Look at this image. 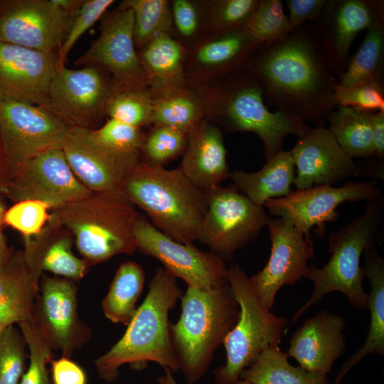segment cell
<instances>
[{"label": "cell", "mask_w": 384, "mask_h": 384, "mask_svg": "<svg viewBox=\"0 0 384 384\" xmlns=\"http://www.w3.org/2000/svg\"><path fill=\"white\" fill-rule=\"evenodd\" d=\"M41 277L28 264L23 250L12 252L0 270V331L16 323L34 321Z\"/></svg>", "instance_id": "obj_26"}, {"label": "cell", "mask_w": 384, "mask_h": 384, "mask_svg": "<svg viewBox=\"0 0 384 384\" xmlns=\"http://www.w3.org/2000/svg\"><path fill=\"white\" fill-rule=\"evenodd\" d=\"M384 196L367 201L363 213L343 225L328 238L331 253L322 267L310 265L304 278L311 281L314 289L307 301L292 316L290 324L297 321L314 304L327 294L341 292L353 307L368 308V293L364 291L363 280L365 270L360 262L364 251L375 245L383 222Z\"/></svg>", "instance_id": "obj_6"}, {"label": "cell", "mask_w": 384, "mask_h": 384, "mask_svg": "<svg viewBox=\"0 0 384 384\" xmlns=\"http://www.w3.org/2000/svg\"><path fill=\"white\" fill-rule=\"evenodd\" d=\"M62 150L77 178L91 192L120 189L129 173L140 162V154L105 147L85 128L72 127Z\"/></svg>", "instance_id": "obj_19"}, {"label": "cell", "mask_w": 384, "mask_h": 384, "mask_svg": "<svg viewBox=\"0 0 384 384\" xmlns=\"http://www.w3.org/2000/svg\"><path fill=\"white\" fill-rule=\"evenodd\" d=\"M188 135L171 127L153 126L145 134L140 151L144 163L151 166H161L183 154Z\"/></svg>", "instance_id": "obj_40"}, {"label": "cell", "mask_w": 384, "mask_h": 384, "mask_svg": "<svg viewBox=\"0 0 384 384\" xmlns=\"http://www.w3.org/2000/svg\"><path fill=\"white\" fill-rule=\"evenodd\" d=\"M73 17L52 0L1 1L0 41L58 53Z\"/></svg>", "instance_id": "obj_17"}, {"label": "cell", "mask_w": 384, "mask_h": 384, "mask_svg": "<svg viewBox=\"0 0 384 384\" xmlns=\"http://www.w3.org/2000/svg\"><path fill=\"white\" fill-rule=\"evenodd\" d=\"M226 279L238 303V321L223 346L225 365L213 371L216 384H233L243 370L271 346L279 345L289 320L267 309L254 293L245 271L238 264L228 267Z\"/></svg>", "instance_id": "obj_8"}, {"label": "cell", "mask_w": 384, "mask_h": 384, "mask_svg": "<svg viewBox=\"0 0 384 384\" xmlns=\"http://www.w3.org/2000/svg\"><path fill=\"white\" fill-rule=\"evenodd\" d=\"M181 299V314L170 324V337L186 382L195 384L236 324L240 307L228 280L209 289L187 287Z\"/></svg>", "instance_id": "obj_3"}, {"label": "cell", "mask_w": 384, "mask_h": 384, "mask_svg": "<svg viewBox=\"0 0 384 384\" xmlns=\"http://www.w3.org/2000/svg\"><path fill=\"white\" fill-rule=\"evenodd\" d=\"M233 384H251V383L243 380H239Z\"/></svg>", "instance_id": "obj_54"}, {"label": "cell", "mask_w": 384, "mask_h": 384, "mask_svg": "<svg viewBox=\"0 0 384 384\" xmlns=\"http://www.w3.org/2000/svg\"><path fill=\"white\" fill-rule=\"evenodd\" d=\"M120 189L166 235L182 243L199 241L206 191L191 182L179 167L166 169L140 161Z\"/></svg>", "instance_id": "obj_4"}, {"label": "cell", "mask_w": 384, "mask_h": 384, "mask_svg": "<svg viewBox=\"0 0 384 384\" xmlns=\"http://www.w3.org/2000/svg\"><path fill=\"white\" fill-rule=\"evenodd\" d=\"M75 65L101 68L111 78L114 90L149 89L134 42L132 10L119 6L105 14L99 37Z\"/></svg>", "instance_id": "obj_13"}, {"label": "cell", "mask_w": 384, "mask_h": 384, "mask_svg": "<svg viewBox=\"0 0 384 384\" xmlns=\"http://www.w3.org/2000/svg\"><path fill=\"white\" fill-rule=\"evenodd\" d=\"M6 210L4 206L0 201V270L6 265L13 252L9 250L3 233L4 217Z\"/></svg>", "instance_id": "obj_50"}, {"label": "cell", "mask_w": 384, "mask_h": 384, "mask_svg": "<svg viewBox=\"0 0 384 384\" xmlns=\"http://www.w3.org/2000/svg\"><path fill=\"white\" fill-rule=\"evenodd\" d=\"M90 131L92 137L103 146L129 154H140L145 136L141 128L112 118L100 127Z\"/></svg>", "instance_id": "obj_44"}, {"label": "cell", "mask_w": 384, "mask_h": 384, "mask_svg": "<svg viewBox=\"0 0 384 384\" xmlns=\"http://www.w3.org/2000/svg\"><path fill=\"white\" fill-rule=\"evenodd\" d=\"M144 280L145 272L139 263L127 261L119 266L102 302V309L107 319L114 324H129L137 309L136 304Z\"/></svg>", "instance_id": "obj_34"}, {"label": "cell", "mask_w": 384, "mask_h": 384, "mask_svg": "<svg viewBox=\"0 0 384 384\" xmlns=\"http://www.w3.org/2000/svg\"><path fill=\"white\" fill-rule=\"evenodd\" d=\"M75 284L70 279L41 277L34 308V321L48 337L53 349L70 357L86 343L91 331L78 311Z\"/></svg>", "instance_id": "obj_18"}, {"label": "cell", "mask_w": 384, "mask_h": 384, "mask_svg": "<svg viewBox=\"0 0 384 384\" xmlns=\"http://www.w3.org/2000/svg\"><path fill=\"white\" fill-rule=\"evenodd\" d=\"M53 384H86L84 370L70 357L62 356L50 361Z\"/></svg>", "instance_id": "obj_49"}, {"label": "cell", "mask_w": 384, "mask_h": 384, "mask_svg": "<svg viewBox=\"0 0 384 384\" xmlns=\"http://www.w3.org/2000/svg\"><path fill=\"white\" fill-rule=\"evenodd\" d=\"M334 100L336 106L384 112V91L370 85L345 87L338 84Z\"/></svg>", "instance_id": "obj_47"}, {"label": "cell", "mask_w": 384, "mask_h": 384, "mask_svg": "<svg viewBox=\"0 0 384 384\" xmlns=\"http://www.w3.org/2000/svg\"><path fill=\"white\" fill-rule=\"evenodd\" d=\"M245 30L258 44L285 39L293 31L280 0H260Z\"/></svg>", "instance_id": "obj_37"}, {"label": "cell", "mask_w": 384, "mask_h": 384, "mask_svg": "<svg viewBox=\"0 0 384 384\" xmlns=\"http://www.w3.org/2000/svg\"><path fill=\"white\" fill-rule=\"evenodd\" d=\"M244 67L260 81L265 102L277 112L319 125L336 108L338 82L324 62L313 23L282 41L260 45Z\"/></svg>", "instance_id": "obj_1"}, {"label": "cell", "mask_w": 384, "mask_h": 384, "mask_svg": "<svg viewBox=\"0 0 384 384\" xmlns=\"http://www.w3.org/2000/svg\"><path fill=\"white\" fill-rule=\"evenodd\" d=\"M51 232L47 223L42 233L30 242L29 250L38 267L41 272L48 271L70 280L82 279L90 264L73 252L70 235L52 238Z\"/></svg>", "instance_id": "obj_33"}, {"label": "cell", "mask_w": 384, "mask_h": 384, "mask_svg": "<svg viewBox=\"0 0 384 384\" xmlns=\"http://www.w3.org/2000/svg\"><path fill=\"white\" fill-rule=\"evenodd\" d=\"M197 187L208 191L230 178L223 134L206 119L189 135L178 166Z\"/></svg>", "instance_id": "obj_25"}, {"label": "cell", "mask_w": 384, "mask_h": 384, "mask_svg": "<svg viewBox=\"0 0 384 384\" xmlns=\"http://www.w3.org/2000/svg\"><path fill=\"white\" fill-rule=\"evenodd\" d=\"M181 297L176 278L164 267H157L148 293L124 334L95 361L102 380L116 381L119 368L125 364L142 369L148 362H154L172 372L179 370L170 337L169 314Z\"/></svg>", "instance_id": "obj_2"}, {"label": "cell", "mask_w": 384, "mask_h": 384, "mask_svg": "<svg viewBox=\"0 0 384 384\" xmlns=\"http://www.w3.org/2000/svg\"><path fill=\"white\" fill-rule=\"evenodd\" d=\"M207 207L199 241L225 262L255 240L272 218L233 185L206 191Z\"/></svg>", "instance_id": "obj_9"}, {"label": "cell", "mask_w": 384, "mask_h": 384, "mask_svg": "<svg viewBox=\"0 0 384 384\" xmlns=\"http://www.w3.org/2000/svg\"><path fill=\"white\" fill-rule=\"evenodd\" d=\"M267 226L270 258L248 280L260 302L270 310L274 306L277 292L283 286L292 285L304 277L308 261L314 257V247L310 237L284 218H272Z\"/></svg>", "instance_id": "obj_16"}, {"label": "cell", "mask_w": 384, "mask_h": 384, "mask_svg": "<svg viewBox=\"0 0 384 384\" xmlns=\"http://www.w3.org/2000/svg\"><path fill=\"white\" fill-rule=\"evenodd\" d=\"M91 193L71 170L62 149H53L16 169L8 176L5 195L14 203L41 201L53 210Z\"/></svg>", "instance_id": "obj_15"}, {"label": "cell", "mask_w": 384, "mask_h": 384, "mask_svg": "<svg viewBox=\"0 0 384 384\" xmlns=\"http://www.w3.org/2000/svg\"><path fill=\"white\" fill-rule=\"evenodd\" d=\"M152 112L149 89L114 90L106 107V116L141 129L152 124Z\"/></svg>", "instance_id": "obj_38"}, {"label": "cell", "mask_w": 384, "mask_h": 384, "mask_svg": "<svg viewBox=\"0 0 384 384\" xmlns=\"http://www.w3.org/2000/svg\"><path fill=\"white\" fill-rule=\"evenodd\" d=\"M133 14V38L137 50L155 37L173 31L171 1L166 0H125L120 3Z\"/></svg>", "instance_id": "obj_36"}, {"label": "cell", "mask_w": 384, "mask_h": 384, "mask_svg": "<svg viewBox=\"0 0 384 384\" xmlns=\"http://www.w3.org/2000/svg\"><path fill=\"white\" fill-rule=\"evenodd\" d=\"M7 182V170L2 144L0 139V193L5 194Z\"/></svg>", "instance_id": "obj_52"}, {"label": "cell", "mask_w": 384, "mask_h": 384, "mask_svg": "<svg viewBox=\"0 0 384 384\" xmlns=\"http://www.w3.org/2000/svg\"><path fill=\"white\" fill-rule=\"evenodd\" d=\"M173 31L184 46L185 43L200 41L203 27L207 25V8L203 9L201 4L190 0H173L171 1Z\"/></svg>", "instance_id": "obj_45"}, {"label": "cell", "mask_w": 384, "mask_h": 384, "mask_svg": "<svg viewBox=\"0 0 384 384\" xmlns=\"http://www.w3.org/2000/svg\"><path fill=\"white\" fill-rule=\"evenodd\" d=\"M151 95L187 85L186 48L172 34L161 33L137 50Z\"/></svg>", "instance_id": "obj_27"}, {"label": "cell", "mask_w": 384, "mask_h": 384, "mask_svg": "<svg viewBox=\"0 0 384 384\" xmlns=\"http://www.w3.org/2000/svg\"><path fill=\"white\" fill-rule=\"evenodd\" d=\"M338 84L345 87L370 85L384 91V21L376 18L367 29Z\"/></svg>", "instance_id": "obj_31"}, {"label": "cell", "mask_w": 384, "mask_h": 384, "mask_svg": "<svg viewBox=\"0 0 384 384\" xmlns=\"http://www.w3.org/2000/svg\"><path fill=\"white\" fill-rule=\"evenodd\" d=\"M295 166L289 151H281L257 171H235L230 178L238 190L255 204L263 206L270 199L280 198L292 192Z\"/></svg>", "instance_id": "obj_29"}, {"label": "cell", "mask_w": 384, "mask_h": 384, "mask_svg": "<svg viewBox=\"0 0 384 384\" xmlns=\"http://www.w3.org/2000/svg\"><path fill=\"white\" fill-rule=\"evenodd\" d=\"M51 207L37 200L16 202L4 213V225L18 231L28 241L39 235L48 223Z\"/></svg>", "instance_id": "obj_43"}, {"label": "cell", "mask_w": 384, "mask_h": 384, "mask_svg": "<svg viewBox=\"0 0 384 384\" xmlns=\"http://www.w3.org/2000/svg\"><path fill=\"white\" fill-rule=\"evenodd\" d=\"M71 128L43 107L0 101V139L7 178L32 157L50 149H62Z\"/></svg>", "instance_id": "obj_10"}, {"label": "cell", "mask_w": 384, "mask_h": 384, "mask_svg": "<svg viewBox=\"0 0 384 384\" xmlns=\"http://www.w3.org/2000/svg\"><path fill=\"white\" fill-rule=\"evenodd\" d=\"M363 255V269L370 287L368 293L369 328L362 347L343 363L333 384H339L347 372L366 356H384V260L377 252L375 245L368 247Z\"/></svg>", "instance_id": "obj_28"}, {"label": "cell", "mask_w": 384, "mask_h": 384, "mask_svg": "<svg viewBox=\"0 0 384 384\" xmlns=\"http://www.w3.org/2000/svg\"><path fill=\"white\" fill-rule=\"evenodd\" d=\"M26 343L14 325L0 331V384H18L24 373Z\"/></svg>", "instance_id": "obj_42"}, {"label": "cell", "mask_w": 384, "mask_h": 384, "mask_svg": "<svg viewBox=\"0 0 384 384\" xmlns=\"http://www.w3.org/2000/svg\"><path fill=\"white\" fill-rule=\"evenodd\" d=\"M288 358L279 345L271 346L242 371L240 380L251 384H329L326 374L292 366Z\"/></svg>", "instance_id": "obj_32"}, {"label": "cell", "mask_w": 384, "mask_h": 384, "mask_svg": "<svg viewBox=\"0 0 384 384\" xmlns=\"http://www.w3.org/2000/svg\"><path fill=\"white\" fill-rule=\"evenodd\" d=\"M192 46L186 54L185 71H193V79H203L210 75L217 80L244 67L260 45L244 29L213 33Z\"/></svg>", "instance_id": "obj_24"}, {"label": "cell", "mask_w": 384, "mask_h": 384, "mask_svg": "<svg viewBox=\"0 0 384 384\" xmlns=\"http://www.w3.org/2000/svg\"><path fill=\"white\" fill-rule=\"evenodd\" d=\"M29 352V364L18 384H51L47 364L54 350L45 333L35 321L18 324Z\"/></svg>", "instance_id": "obj_39"}, {"label": "cell", "mask_w": 384, "mask_h": 384, "mask_svg": "<svg viewBox=\"0 0 384 384\" xmlns=\"http://www.w3.org/2000/svg\"><path fill=\"white\" fill-rule=\"evenodd\" d=\"M152 98L153 126L171 127L189 135L206 119V100L189 83Z\"/></svg>", "instance_id": "obj_30"}, {"label": "cell", "mask_w": 384, "mask_h": 384, "mask_svg": "<svg viewBox=\"0 0 384 384\" xmlns=\"http://www.w3.org/2000/svg\"><path fill=\"white\" fill-rule=\"evenodd\" d=\"M326 121L336 142L351 158L373 156L371 114L359 109L336 106Z\"/></svg>", "instance_id": "obj_35"}, {"label": "cell", "mask_w": 384, "mask_h": 384, "mask_svg": "<svg viewBox=\"0 0 384 384\" xmlns=\"http://www.w3.org/2000/svg\"><path fill=\"white\" fill-rule=\"evenodd\" d=\"M376 18H379L367 0H326L319 18L313 23V31L332 75L342 77L355 38Z\"/></svg>", "instance_id": "obj_21"}, {"label": "cell", "mask_w": 384, "mask_h": 384, "mask_svg": "<svg viewBox=\"0 0 384 384\" xmlns=\"http://www.w3.org/2000/svg\"><path fill=\"white\" fill-rule=\"evenodd\" d=\"M345 320L339 314L324 309L305 320L289 341L287 353L304 370L327 374L344 353Z\"/></svg>", "instance_id": "obj_23"}, {"label": "cell", "mask_w": 384, "mask_h": 384, "mask_svg": "<svg viewBox=\"0 0 384 384\" xmlns=\"http://www.w3.org/2000/svg\"><path fill=\"white\" fill-rule=\"evenodd\" d=\"M114 91L110 76L97 66L58 68L48 87L46 109L72 127L93 129L106 116Z\"/></svg>", "instance_id": "obj_11"}, {"label": "cell", "mask_w": 384, "mask_h": 384, "mask_svg": "<svg viewBox=\"0 0 384 384\" xmlns=\"http://www.w3.org/2000/svg\"><path fill=\"white\" fill-rule=\"evenodd\" d=\"M137 250L162 263L175 278L187 287L209 289L227 281L225 262L211 251H203L193 243L174 240L155 228L144 216L138 215L134 225Z\"/></svg>", "instance_id": "obj_14"}, {"label": "cell", "mask_w": 384, "mask_h": 384, "mask_svg": "<svg viewBox=\"0 0 384 384\" xmlns=\"http://www.w3.org/2000/svg\"><path fill=\"white\" fill-rule=\"evenodd\" d=\"M377 180L348 181L340 187L318 185L304 189H297L288 196L267 201L263 207L277 218L290 223L306 236L314 229L316 236L321 238L326 224L337 220V208L345 202L371 201L381 193L376 186Z\"/></svg>", "instance_id": "obj_12"}, {"label": "cell", "mask_w": 384, "mask_h": 384, "mask_svg": "<svg viewBox=\"0 0 384 384\" xmlns=\"http://www.w3.org/2000/svg\"><path fill=\"white\" fill-rule=\"evenodd\" d=\"M58 54L0 41V101L47 105Z\"/></svg>", "instance_id": "obj_20"}, {"label": "cell", "mask_w": 384, "mask_h": 384, "mask_svg": "<svg viewBox=\"0 0 384 384\" xmlns=\"http://www.w3.org/2000/svg\"><path fill=\"white\" fill-rule=\"evenodd\" d=\"M296 173L297 189L333 185L363 174L361 167L336 142L325 124H319L289 150Z\"/></svg>", "instance_id": "obj_22"}, {"label": "cell", "mask_w": 384, "mask_h": 384, "mask_svg": "<svg viewBox=\"0 0 384 384\" xmlns=\"http://www.w3.org/2000/svg\"><path fill=\"white\" fill-rule=\"evenodd\" d=\"M113 2V0H85L73 17L65 38L57 53L58 68L65 66L67 56L75 43L87 30L102 18Z\"/></svg>", "instance_id": "obj_46"}, {"label": "cell", "mask_w": 384, "mask_h": 384, "mask_svg": "<svg viewBox=\"0 0 384 384\" xmlns=\"http://www.w3.org/2000/svg\"><path fill=\"white\" fill-rule=\"evenodd\" d=\"M136 208L121 189L92 192L53 209L48 223L70 231L78 252L91 266L137 250Z\"/></svg>", "instance_id": "obj_5"}, {"label": "cell", "mask_w": 384, "mask_h": 384, "mask_svg": "<svg viewBox=\"0 0 384 384\" xmlns=\"http://www.w3.org/2000/svg\"><path fill=\"white\" fill-rule=\"evenodd\" d=\"M258 0H218L207 8V25L210 34L246 28Z\"/></svg>", "instance_id": "obj_41"}, {"label": "cell", "mask_w": 384, "mask_h": 384, "mask_svg": "<svg viewBox=\"0 0 384 384\" xmlns=\"http://www.w3.org/2000/svg\"><path fill=\"white\" fill-rule=\"evenodd\" d=\"M326 0H287L289 21L293 29L307 21L316 22Z\"/></svg>", "instance_id": "obj_48"}, {"label": "cell", "mask_w": 384, "mask_h": 384, "mask_svg": "<svg viewBox=\"0 0 384 384\" xmlns=\"http://www.w3.org/2000/svg\"><path fill=\"white\" fill-rule=\"evenodd\" d=\"M210 117L229 132L257 134L267 160L283 150L287 136L302 137L312 129L292 114L270 111L260 81L245 67L217 79L210 92Z\"/></svg>", "instance_id": "obj_7"}, {"label": "cell", "mask_w": 384, "mask_h": 384, "mask_svg": "<svg viewBox=\"0 0 384 384\" xmlns=\"http://www.w3.org/2000/svg\"><path fill=\"white\" fill-rule=\"evenodd\" d=\"M157 384H178L174 378L172 371L164 368V372L157 379Z\"/></svg>", "instance_id": "obj_53"}, {"label": "cell", "mask_w": 384, "mask_h": 384, "mask_svg": "<svg viewBox=\"0 0 384 384\" xmlns=\"http://www.w3.org/2000/svg\"><path fill=\"white\" fill-rule=\"evenodd\" d=\"M53 2L70 16L78 11L85 0H52Z\"/></svg>", "instance_id": "obj_51"}]
</instances>
